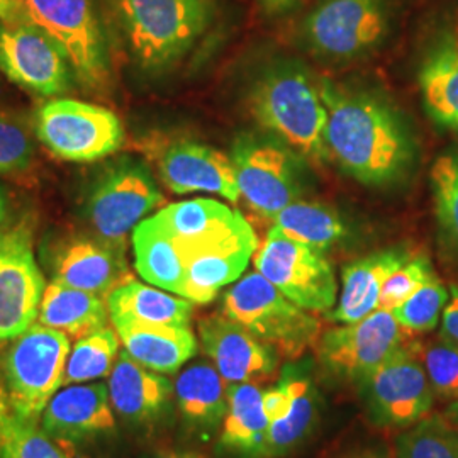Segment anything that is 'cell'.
<instances>
[{
  "label": "cell",
  "instance_id": "1",
  "mask_svg": "<svg viewBox=\"0 0 458 458\" xmlns=\"http://www.w3.org/2000/svg\"><path fill=\"white\" fill-rule=\"evenodd\" d=\"M327 107L329 160L365 185L399 181L412 160V143L401 117L380 98L319 83Z\"/></svg>",
  "mask_w": 458,
  "mask_h": 458
},
{
  "label": "cell",
  "instance_id": "32",
  "mask_svg": "<svg viewBox=\"0 0 458 458\" xmlns=\"http://www.w3.org/2000/svg\"><path fill=\"white\" fill-rule=\"evenodd\" d=\"M421 90L428 113L440 124L458 126V47L448 43L426 60Z\"/></svg>",
  "mask_w": 458,
  "mask_h": 458
},
{
  "label": "cell",
  "instance_id": "29",
  "mask_svg": "<svg viewBox=\"0 0 458 458\" xmlns=\"http://www.w3.org/2000/svg\"><path fill=\"white\" fill-rule=\"evenodd\" d=\"M157 216L179 246L197 245L233 228L243 216L214 199H192L170 204Z\"/></svg>",
  "mask_w": 458,
  "mask_h": 458
},
{
  "label": "cell",
  "instance_id": "5",
  "mask_svg": "<svg viewBox=\"0 0 458 458\" xmlns=\"http://www.w3.org/2000/svg\"><path fill=\"white\" fill-rule=\"evenodd\" d=\"M132 53L147 68L179 60L209 22L208 0H115Z\"/></svg>",
  "mask_w": 458,
  "mask_h": 458
},
{
  "label": "cell",
  "instance_id": "14",
  "mask_svg": "<svg viewBox=\"0 0 458 458\" xmlns=\"http://www.w3.org/2000/svg\"><path fill=\"white\" fill-rule=\"evenodd\" d=\"M0 72L28 92L53 98L68 90L72 66L48 34L21 19L0 21Z\"/></svg>",
  "mask_w": 458,
  "mask_h": 458
},
{
  "label": "cell",
  "instance_id": "44",
  "mask_svg": "<svg viewBox=\"0 0 458 458\" xmlns=\"http://www.w3.org/2000/svg\"><path fill=\"white\" fill-rule=\"evenodd\" d=\"M11 226V208L5 191L0 187V240L9 233Z\"/></svg>",
  "mask_w": 458,
  "mask_h": 458
},
{
  "label": "cell",
  "instance_id": "47",
  "mask_svg": "<svg viewBox=\"0 0 458 458\" xmlns=\"http://www.w3.org/2000/svg\"><path fill=\"white\" fill-rule=\"evenodd\" d=\"M9 414H11L9 399H7V393H5V387H4V380H0V438H2L5 423L9 420Z\"/></svg>",
  "mask_w": 458,
  "mask_h": 458
},
{
  "label": "cell",
  "instance_id": "22",
  "mask_svg": "<svg viewBox=\"0 0 458 458\" xmlns=\"http://www.w3.org/2000/svg\"><path fill=\"white\" fill-rule=\"evenodd\" d=\"M408 246H393L346 265L344 289L331 321L352 325L378 310V297L386 280L412 259Z\"/></svg>",
  "mask_w": 458,
  "mask_h": 458
},
{
  "label": "cell",
  "instance_id": "27",
  "mask_svg": "<svg viewBox=\"0 0 458 458\" xmlns=\"http://www.w3.org/2000/svg\"><path fill=\"white\" fill-rule=\"evenodd\" d=\"M270 420L263 410V391L253 382L231 386L228 411L219 442L231 452L263 457Z\"/></svg>",
  "mask_w": 458,
  "mask_h": 458
},
{
  "label": "cell",
  "instance_id": "17",
  "mask_svg": "<svg viewBox=\"0 0 458 458\" xmlns=\"http://www.w3.org/2000/svg\"><path fill=\"white\" fill-rule=\"evenodd\" d=\"M199 338L228 387L245 382L255 384L277 369V352L226 314H211L200 319Z\"/></svg>",
  "mask_w": 458,
  "mask_h": 458
},
{
  "label": "cell",
  "instance_id": "35",
  "mask_svg": "<svg viewBox=\"0 0 458 458\" xmlns=\"http://www.w3.org/2000/svg\"><path fill=\"white\" fill-rule=\"evenodd\" d=\"M0 458H72L64 443L39 428V420L11 412L0 438Z\"/></svg>",
  "mask_w": 458,
  "mask_h": 458
},
{
  "label": "cell",
  "instance_id": "36",
  "mask_svg": "<svg viewBox=\"0 0 458 458\" xmlns=\"http://www.w3.org/2000/svg\"><path fill=\"white\" fill-rule=\"evenodd\" d=\"M397 458H458V431L440 418H425L399 438Z\"/></svg>",
  "mask_w": 458,
  "mask_h": 458
},
{
  "label": "cell",
  "instance_id": "37",
  "mask_svg": "<svg viewBox=\"0 0 458 458\" xmlns=\"http://www.w3.org/2000/svg\"><path fill=\"white\" fill-rule=\"evenodd\" d=\"M448 302V291L440 278L433 276L406 299L393 314L406 333H428L435 329Z\"/></svg>",
  "mask_w": 458,
  "mask_h": 458
},
{
  "label": "cell",
  "instance_id": "15",
  "mask_svg": "<svg viewBox=\"0 0 458 458\" xmlns=\"http://www.w3.org/2000/svg\"><path fill=\"white\" fill-rule=\"evenodd\" d=\"M404 333L393 312L377 310L319 336L318 357L333 374L360 382L404 346Z\"/></svg>",
  "mask_w": 458,
  "mask_h": 458
},
{
  "label": "cell",
  "instance_id": "41",
  "mask_svg": "<svg viewBox=\"0 0 458 458\" xmlns=\"http://www.w3.org/2000/svg\"><path fill=\"white\" fill-rule=\"evenodd\" d=\"M293 401V389H291V380L287 372L284 370L282 380L278 382L276 387L270 391L263 393V410L267 412V418L272 421L280 420L291 406Z\"/></svg>",
  "mask_w": 458,
  "mask_h": 458
},
{
  "label": "cell",
  "instance_id": "38",
  "mask_svg": "<svg viewBox=\"0 0 458 458\" xmlns=\"http://www.w3.org/2000/svg\"><path fill=\"white\" fill-rule=\"evenodd\" d=\"M421 359L433 393L458 401V344L442 336L421 346Z\"/></svg>",
  "mask_w": 458,
  "mask_h": 458
},
{
  "label": "cell",
  "instance_id": "6",
  "mask_svg": "<svg viewBox=\"0 0 458 458\" xmlns=\"http://www.w3.org/2000/svg\"><path fill=\"white\" fill-rule=\"evenodd\" d=\"M34 130L53 155L77 164L102 160L124 143V128L113 111L75 98L41 106Z\"/></svg>",
  "mask_w": 458,
  "mask_h": 458
},
{
  "label": "cell",
  "instance_id": "9",
  "mask_svg": "<svg viewBox=\"0 0 458 458\" xmlns=\"http://www.w3.org/2000/svg\"><path fill=\"white\" fill-rule=\"evenodd\" d=\"M24 7L64 51L79 82L94 90L107 85V48L92 0H24Z\"/></svg>",
  "mask_w": 458,
  "mask_h": 458
},
{
  "label": "cell",
  "instance_id": "25",
  "mask_svg": "<svg viewBox=\"0 0 458 458\" xmlns=\"http://www.w3.org/2000/svg\"><path fill=\"white\" fill-rule=\"evenodd\" d=\"M134 265L141 277L164 291L182 295L185 265L172 233L155 214L132 229Z\"/></svg>",
  "mask_w": 458,
  "mask_h": 458
},
{
  "label": "cell",
  "instance_id": "18",
  "mask_svg": "<svg viewBox=\"0 0 458 458\" xmlns=\"http://www.w3.org/2000/svg\"><path fill=\"white\" fill-rule=\"evenodd\" d=\"M157 168L174 194L208 192L240 200L234 165L228 155L196 141L175 140L157 151Z\"/></svg>",
  "mask_w": 458,
  "mask_h": 458
},
{
  "label": "cell",
  "instance_id": "30",
  "mask_svg": "<svg viewBox=\"0 0 458 458\" xmlns=\"http://www.w3.org/2000/svg\"><path fill=\"white\" fill-rule=\"evenodd\" d=\"M285 372L291 380L293 401L287 412L268 426L263 457H282L294 450L311 433L318 418L319 401L311 380L297 374L293 367H287Z\"/></svg>",
  "mask_w": 458,
  "mask_h": 458
},
{
  "label": "cell",
  "instance_id": "34",
  "mask_svg": "<svg viewBox=\"0 0 458 458\" xmlns=\"http://www.w3.org/2000/svg\"><path fill=\"white\" fill-rule=\"evenodd\" d=\"M438 234L445 253L458 260V149L438 157L431 168Z\"/></svg>",
  "mask_w": 458,
  "mask_h": 458
},
{
  "label": "cell",
  "instance_id": "13",
  "mask_svg": "<svg viewBox=\"0 0 458 458\" xmlns=\"http://www.w3.org/2000/svg\"><path fill=\"white\" fill-rule=\"evenodd\" d=\"M33 248V228L22 221L0 240V342L33 327L45 294Z\"/></svg>",
  "mask_w": 458,
  "mask_h": 458
},
{
  "label": "cell",
  "instance_id": "28",
  "mask_svg": "<svg viewBox=\"0 0 458 458\" xmlns=\"http://www.w3.org/2000/svg\"><path fill=\"white\" fill-rule=\"evenodd\" d=\"M107 308L111 319L123 318L166 327H189L194 312L192 301L166 294L132 278L107 295Z\"/></svg>",
  "mask_w": 458,
  "mask_h": 458
},
{
  "label": "cell",
  "instance_id": "20",
  "mask_svg": "<svg viewBox=\"0 0 458 458\" xmlns=\"http://www.w3.org/2000/svg\"><path fill=\"white\" fill-rule=\"evenodd\" d=\"M41 426L64 445L92 442L115 431V414L106 384L65 386L49 399Z\"/></svg>",
  "mask_w": 458,
  "mask_h": 458
},
{
  "label": "cell",
  "instance_id": "40",
  "mask_svg": "<svg viewBox=\"0 0 458 458\" xmlns=\"http://www.w3.org/2000/svg\"><path fill=\"white\" fill-rule=\"evenodd\" d=\"M33 155V141L26 130L16 119L0 114V175L26 170Z\"/></svg>",
  "mask_w": 458,
  "mask_h": 458
},
{
  "label": "cell",
  "instance_id": "24",
  "mask_svg": "<svg viewBox=\"0 0 458 458\" xmlns=\"http://www.w3.org/2000/svg\"><path fill=\"white\" fill-rule=\"evenodd\" d=\"M228 384L211 363L197 361L187 367L174 386L177 410L187 428L209 433L221 425L228 411Z\"/></svg>",
  "mask_w": 458,
  "mask_h": 458
},
{
  "label": "cell",
  "instance_id": "21",
  "mask_svg": "<svg viewBox=\"0 0 458 458\" xmlns=\"http://www.w3.org/2000/svg\"><path fill=\"white\" fill-rule=\"evenodd\" d=\"M109 399L117 418L132 426L158 423L170 410L174 384L123 350L109 376Z\"/></svg>",
  "mask_w": 458,
  "mask_h": 458
},
{
  "label": "cell",
  "instance_id": "26",
  "mask_svg": "<svg viewBox=\"0 0 458 458\" xmlns=\"http://www.w3.org/2000/svg\"><path fill=\"white\" fill-rule=\"evenodd\" d=\"M38 318L41 325L81 340L106 327L107 304L102 295L73 289L53 280L45 289Z\"/></svg>",
  "mask_w": 458,
  "mask_h": 458
},
{
  "label": "cell",
  "instance_id": "33",
  "mask_svg": "<svg viewBox=\"0 0 458 458\" xmlns=\"http://www.w3.org/2000/svg\"><path fill=\"white\" fill-rule=\"evenodd\" d=\"M119 353V335L111 327H100L77 340L66 360L64 386L94 382L111 376Z\"/></svg>",
  "mask_w": 458,
  "mask_h": 458
},
{
  "label": "cell",
  "instance_id": "3",
  "mask_svg": "<svg viewBox=\"0 0 458 458\" xmlns=\"http://www.w3.org/2000/svg\"><path fill=\"white\" fill-rule=\"evenodd\" d=\"M223 314L289 360L301 359L319 342L321 323L259 272L248 274L228 289Z\"/></svg>",
  "mask_w": 458,
  "mask_h": 458
},
{
  "label": "cell",
  "instance_id": "11",
  "mask_svg": "<svg viewBox=\"0 0 458 458\" xmlns=\"http://www.w3.org/2000/svg\"><path fill=\"white\" fill-rule=\"evenodd\" d=\"M240 194L263 217L274 219L299 196V164L291 148L242 134L231 149Z\"/></svg>",
  "mask_w": 458,
  "mask_h": 458
},
{
  "label": "cell",
  "instance_id": "4",
  "mask_svg": "<svg viewBox=\"0 0 458 458\" xmlns=\"http://www.w3.org/2000/svg\"><path fill=\"white\" fill-rule=\"evenodd\" d=\"M70 336L33 325L14 338L2 360V380L14 414L39 420L49 399L64 387Z\"/></svg>",
  "mask_w": 458,
  "mask_h": 458
},
{
  "label": "cell",
  "instance_id": "7",
  "mask_svg": "<svg viewBox=\"0 0 458 458\" xmlns=\"http://www.w3.org/2000/svg\"><path fill=\"white\" fill-rule=\"evenodd\" d=\"M255 268L306 311L327 312L335 306L338 284L325 251L295 242L276 226L255 251Z\"/></svg>",
  "mask_w": 458,
  "mask_h": 458
},
{
  "label": "cell",
  "instance_id": "31",
  "mask_svg": "<svg viewBox=\"0 0 458 458\" xmlns=\"http://www.w3.org/2000/svg\"><path fill=\"white\" fill-rule=\"evenodd\" d=\"M274 226L304 245L327 251L348 236L344 219L319 202L294 200L274 217Z\"/></svg>",
  "mask_w": 458,
  "mask_h": 458
},
{
  "label": "cell",
  "instance_id": "43",
  "mask_svg": "<svg viewBox=\"0 0 458 458\" xmlns=\"http://www.w3.org/2000/svg\"><path fill=\"white\" fill-rule=\"evenodd\" d=\"M21 19H30L26 14L24 0H0V21L14 22Z\"/></svg>",
  "mask_w": 458,
  "mask_h": 458
},
{
  "label": "cell",
  "instance_id": "2",
  "mask_svg": "<svg viewBox=\"0 0 458 458\" xmlns=\"http://www.w3.org/2000/svg\"><path fill=\"white\" fill-rule=\"evenodd\" d=\"M250 109L295 155L314 164L329 160L327 107L319 85L302 66L280 64L263 72L250 94Z\"/></svg>",
  "mask_w": 458,
  "mask_h": 458
},
{
  "label": "cell",
  "instance_id": "48",
  "mask_svg": "<svg viewBox=\"0 0 458 458\" xmlns=\"http://www.w3.org/2000/svg\"><path fill=\"white\" fill-rule=\"evenodd\" d=\"M355 458H386L382 457V455H377V454H365V455H359V457Z\"/></svg>",
  "mask_w": 458,
  "mask_h": 458
},
{
  "label": "cell",
  "instance_id": "39",
  "mask_svg": "<svg viewBox=\"0 0 458 458\" xmlns=\"http://www.w3.org/2000/svg\"><path fill=\"white\" fill-rule=\"evenodd\" d=\"M433 276L435 272L428 257L414 255L410 262L404 263L386 280L378 297V310L393 312Z\"/></svg>",
  "mask_w": 458,
  "mask_h": 458
},
{
  "label": "cell",
  "instance_id": "49",
  "mask_svg": "<svg viewBox=\"0 0 458 458\" xmlns=\"http://www.w3.org/2000/svg\"><path fill=\"white\" fill-rule=\"evenodd\" d=\"M457 130H458V126H457Z\"/></svg>",
  "mask_w": 458,
  "mask_h": 458
},
{
  "label": "cell",
  "instance_id": "45",
  "mask_svg": "<svg viewBox=\"0 0 458 458\" xmlns=\"http://www.w3.org/2000/svg\"><path fill=\"white\" fill-rule=\"evenodd\" d=\"M299 0H260L262 9L267 14H280L293 9Z\"/></svg>",
  "mask_w": 458,
  "mask_h": 458
},
{
  "label": "cell",
  "instance_id": "12",
  "mask_svg": "<svg viewBox=\"0 0 458 458\" xmlns=\"http://www.w3.org/2000/svg\"><path fill=\"white\" fill-rule=\"evenodd\" d=\"M361 391L378 425L410 428L433 408V389L416 346L404 344L389 360L361 378Z\"/></svg>",
  "mask_w": 458,
  "mask_h": 458
},
{
  "label": "cell",
  "instance_id": "16",
  "mask_svg": "<svg viewBox=\"0 0 458 458\" xmlns=\"http://www.w3.org/2000/svg\"><path fill=\"white\" fill-rule=\"evenodd\" d=\"M257 248L255 231L245 217L202 243L179 246L185 265L182 297L197 304L211 302L225 285L242 277Z\"/></svg>",
  "mask_w": 458,
  "mask_h": 458
},
{
  "label": "cell",
  "instance_id": "10",
  "mask_svg": "<svg viewBox=\"0 0 458 458\" xmlns=\"http://www.w3.org/2000/svg\"><path fill=\"white\" fill-rule=\"evenodd\" d=\"M389 31L387 0H325L302 26L314 55L346 62L377 48Z\"/></svg>",
  "mask_w": 458,
  "mask_h": 458
},
{
  "label": "cell",
  "instance_id": "23",
  "mask_svg": "<svg viewBox=\"0 0 458 458\" xmlns=\"http://www.w3.org/2000/svg\"><path fill=\"white\" fill-rule=\"evenodd\" d=\"M130 357L158 374H175L183 363L196 357L197 340L189 327L147 325L131 319H113Z\"/></svg>",
  "mask_w": 458,
  "mask_h": 458
},
{
  "label": "cell",
  "instance_id": "42",
  "mask_svg": "<svg viewBox=\"0 0 458 458\" xmlns=\"http://www.w3.org/2000/svg\"><path fill=\"white\" fill-rule=\"evenodd\" d=\"M442 327L443 336L458 344V285H452V299L443 310Z\"/></svg>",
  "mask_w": 458,
  "mask_h": 458
},
{
  "label": "cell",
  "instance_id": "46",
  "mask_svg": "<svg viewBox=\"0 0 458 458\" xmlns=\"http://www.w3.org/2000/svg\"><path fill=\"white\" fill-rule=\"evenodd\" d=\"M143 458H206L196 452H189V450H158L153 452L147 457Z\"/></svg>",
  "mask_w": 458,
  "mask_h": 458
},
{
  "label": "cell",
  "instance_id": "19",
  "mask_svg": "<svg viewBox=\"0 0 458 458\" xmlns=\"http://www.w3.org/2000/svg\"><path fill=\"white\" fill-rule=\"evenodd\" d=\"M53 280L107 297L131 280L124 251L89 236H72L51 248L48 255Z\"/></svg>",
  "mask_w": 458,
  "mask_h": 458
},
{
  "label": "cell",
  "instance_id": "8",
  "mask_svg": "<svg viewBox=\"0 0 458 458\" xmlns=\"http://www.w3.org/2000/svg\"><path fill=\"white\" fill-rule=\"evenodd\" d=\"M162 200L147 165L121 158L96 182L87 202V217L98 240L124 251L128 234Z\"/></svg>",
  "mask_w": 458,
  "mask_h": 458
}]
</instances>
